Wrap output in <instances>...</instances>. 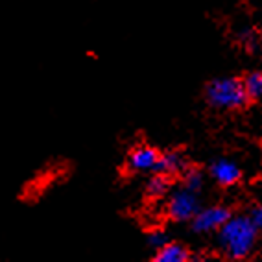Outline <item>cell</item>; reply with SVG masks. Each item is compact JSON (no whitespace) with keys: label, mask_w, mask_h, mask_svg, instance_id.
Returning a JSON list of instances; mask_svg holds the SVG:
<instances>
[{"label":"cell","mask_w":262,"mask_h":262,"mask_svg":"<svg viewBox=\"0 0 262 262\" xmlns=\"http://www.w3.org/2000/svg\"><path fill=\"white\" fill-rule=\"evenodd\" d=\"M257 231L251 216H231L218 231L220 248L231 258H246L257 244Z\"/></svg>","instance_id":"6da1fadb"},{"label":"cell","mask_w":262,"mask_h":262,"mask_svg":"<svg viewBox=\"0 0 262 262\" xmlns=\"http://www.w3.org/2000/svg\"><path fill=\"white\" fill-rule=\"evenodd\" d=\"M207 102L218 109H240L248 102V91L238 78H220L207 85Z\"/></svg>","instance_id":"7a4b0ae2"},{"label":"cell","mask_w":262,"mask_h":262,"mask_svg":"<svg viewBox=\"0 0 262 262\" xmlns=\"http://www.w3.org/2000/svg\"><path fill=\"white\" fill-rule=\"evenodd\" d=\"M198 198L196 192L190 188H181V190L173 192L168 202V216L176 222L192 220L198 214Z\"/></svg>","instance_id":"3957f363"},{"label":"cell","mask_w":262,"mask_h":262,"mask_svg":"<svg viewBox=\"0 0 262 262\" xmlns=\"http://www.w3.org/2000/svg\"><path fill=\"white\" fill-rule=\"evenodd\" d=\"M231 218V212L225 207H209L203 211H198V214L192 218V229L196 233H211L220 231V227Z\"/></svg>","instance_id":"277c9868"},{"label":"cell","mask_w":262,"mask_h":262,"mask_svg":"<svg viewBox=\"0 0 262 262\" xmlns=\"http://www.w3.org/2000/svg\"><path fill=\"white\" fill-rule=\"evenodd\" d=\"M161 155L157 154L155 148L151 146H137L135 150L129 154L127 166L133 172H148V170H157Z\"/></svg>","instance_id":"5b68a950"},{"label":"cell","mask_w":262,"mask_h":262,"mask_svg":"<svg viewBox=\"0 0 262 262\" xmlns=\"http://www.w3.org/2000/svg\"><path fill=\"white\" fill-rule=\"evenodd\" d=\"M211 176L222 187H229L240 179V166L231 159H218L211 164Z\"/></svg>","instance_id":"8992f818"},{"label":"cell","mask_w":262,"mask_h":262,"mask_svg":"<svg viewBox=\"0 0 262 262\" xmlns=\"http://www.w3.org/2000/svg\"><path fill=\"white\" fill-rule=\"evenodd\" d=\"M157 262H185L188 260V253L187 249L179 246V244H166L157 251Z\"/></svg>","instance_id":"52a82bcc"},{"label":"cell","mask_w":262,"mask_h":262,"mask_svg":"<svg viewBox=\"0 0 262 262\" xmlns=\"http://www.w3.org/2000/svg\"><path fill=\"white\" fill-rule=\"evenodd\" d=\"M183 168H185V159L176 151L163 154L159 159V164H157V172L161 173H178Z\"/></svg>","instance_id":"ba28073f"},{"label":"cell","mask_w":262,"mask_h":262,"mask_svg":"<svg viewBox=\"0 0 262 262\" xmlns=\"http://www.w3.org/2000/svg\"><path fill=\"white\" fill-rule=\"evenodd\" d=\"M244 87L249 98H262V72H251L244 78Z\"/></svg>","instance_id":"9c48e42d"},{"label":"cell","mask_w":262,"mask_h":262,"mask_svg":"<svg viewBox=\"0 0 262 262\" xmlns=\"http://www.w3.org/2000/svg\"><path fill=\"white\" fill-rule=\"evenodd\" d=\"M146 190H148V194L154 198L163 196V194H166V190H168V179L164 178V173L159 172V176H154V178L148 181Z\"/></svg>","instance_id":"30bf717a"},{"label":"cell","mask_w":262,"mask_h":262,"mask_svg":"<svg viewBox=\"0 0 262 262\" xmlns=\"http://www.w3.org/2000/svg\"><path fill=\"white\" fill-rule=\"evenodd\" d=\"M240 41L248 47V50H257L260 47V33L253 32L251 28H246L240 32Z\"/></svg>","instance_id":"8fae6325"},{"label":"cell","mask_w":262,"mask_h":262,"mask_svg":"<svg viewBox=\"0 0 262 262\" xmlns=\"http://www.w3.org/2000/svg\"><path fill=\"white\" fill-rule=\"evenodd\" d=\"M203 185V176L198 170H190V172H187V176H185V187L190 188V190L198 192L200 188H202Z\"/></svg>","instance_id":"7c38bea8"},{"label":"cell","mask_w":262,"mask_h":262,"mask_svg":"<svg viewBox=\"0 0 262 262\" xmlns=\"http://www.w3.org/2000/svg\"><path fill=\"white\" fill-rule=\"evenodd\" d=\"M148 244H150L151 248L161 249L163 246L168 244V238H166V234H164L163 231H154V233L148 234Z\"/></svg>","instance_id":"4fadbf2b"},{"label":"cell","mask_w":262,"mask_h":262,"mask_svg":"<svg viewBox=\"0 0 262 262\" xmlns=\"http://www.w3.org/2000/svg\"><path fill=\"white\" fill-rule=\"evenodd\" d=\"M251 220H253V224L262 231V205L255 207V209L251 211Z\"/></svg>","instance_id":"5bb4252c"},{"label":"cell","mask_w":262,"mask_h":262,"mask_svg":"<svg viewBox=\"0 0 262 262\" xmlns=\"http://www.w3.org/2000/svg\"><path fill=\"white\" fill-rule=\"evenodd\" d=\"M260 48H262V32H260Z\"/></svg>","instance_id":"9a60e30c"}]
</instances>
